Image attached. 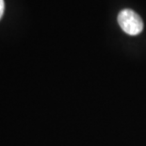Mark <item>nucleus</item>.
I'll return each mask as SVG.
<instances>
[{"label": "nucleus", "instance_id": "f257e3e1", "mask_svg": "<svg viewBox=\"0 0 146 146\" xmlns=\"http://www.w3.org/2000/svg\"><path fill=\"white\" fill-rule=\"evenodd\" d=\"M118 23L121 29L128 35H139L143 29V22L141 16L134 11L125 9L118 14Z\"/></svg>", "mask_w": 146, "mask_h": 146}, {"label": "nucleus", "instance_id": "f03ea898", "mask_svg": "<svg viewBox=\"0 0 146 146\" xmlns=\"http://www.w3.org/2000/svg\"><path fill=\"white\" fill-rule=\"evenodd\" d=\"M4 10H5V2L4 0H0V19L2 18L3 14H4Z\"/></svg>", "mask_w": 146, "mask_h": 146}]
</instances>
